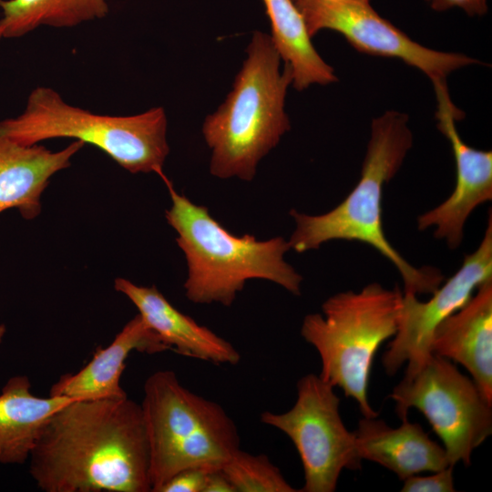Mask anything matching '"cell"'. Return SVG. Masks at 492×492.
<instances>
[{"label":"cell","instance_id":"26","mask_svg":"<svg viewBox=\"0 0 492 492\" xmlns=\"http://www.w3.org/2000/svg\"><path fill=\"white\" fill-rule=\"evenodd\" d=\"M5 332H6V328L5 324H0V343L5 334Z\"/></svg>","mask_w":492,"mask_h":492},{"label":"cell","instance_id":"11","mask_svg":"<svg viewBox=\"0 0 492 492\" xmlns=\"http://www.w3.org/2000/svg\"><path fill=\"white\" fill-rule=\"evenodd\" d=\"M492 279V216L477 249L465 256L456 272L441 284L426 302L403 292L398 325L382 357L385 373L395 374L406 364L405 374L418 369L432 354L437 326L460 310L483 282Z\"/></svg>","mask_w":492,"mask_h":492},{"label":"cell","instance_id":"14","mask_svg":"<svg viewBox=\"0 0 492 492\" xmlns=\"http://www.w3.org/2000/svg\"><path fill=\"white\" fill-rule=\"evenodd\" d=\"M431 352L463 365L492 404V279L437 326Z\"/></svg>","mask_w":492,"mask_h":492},{"label":"cell","instance_id":"28","mask_svg":"<svg viewBox=\"0 0 492 492\" xmlns=\"http://www.w3.org/2000/svg\"><path fill=\"white\" fill-rule=\"evenodd\" d=\"M292 1H294V0H292Z\"/></svg>","mask_w":492,"mask_h":492},{"label":"cell","instance_id":"23","mask_svg":"<svg viewBox=\"0 0 492 492\" xmlns=\"http://www.w3.org/2000/svg\"><path fill=\"white\" fill-rule=\"evenodd\" d=\"M209 469L187 468L170 477L159 492H203Z\"/></svg>","mask_w":492,"mask_h":492},{"label":"cell","instance_id":"5","mask_svg":"<svg viewBox=\"0 0 492 492\" xmlns=\"http://www.w3.org/2000/svg\"><path fill=\"white\" fill-rule=\"evenodd\" d=\"M167 130L162 107L129 116L97 114L67 103L44 86L30 92L19 115L0 121V136L16 143L73 138L97 147L130 173L160 177L169 153Z\"/></svg>","mask_w":492,"mask_h":492},{"label":"cell","instance_id":"1","mask_svg":"<svg viewBox=\"0 0 492 492\" xmlns=\"http://www.w3.org/2000/svg\"><path fill=\"white\" fill-rule=\"evenodd\" d=\"M28 460L45 492H151L142 409L128 396L71 401L46 421Z\"/></svg>","mask_w":492,"mask_h":492},{"label":"cell","instance_id":"9","mask_svg":"<svg viewBox=\"0 0 492 492\" xmlns=\"http://www.w3.org/2000/svg\"><path fill=\"white\" fill-rule=\"evenodd\" d=\"M297 398L287 412L261 414V423L284 433L302 464V492H333L343 469L361 468L354 432L344 425L340 398L320 375L308 374L297 382Z\"/></svg>","mask_w":492,"mask_h":492},{"label":"cell","instance_id":"3","mask_svg":"<svg viewBox=\"0 0 492 492\" xmlns=\"http://www.w3.org/2000/svg\"><path fill=\"white\" fill-rule=\"evenodd\" d=\"M247 57L232 88L218 109L202 124L203 138L211 149L210 172L219 179L251 181L261 159L290 130L285 111L292 72L270 35L255 31Z\"/></svg>","mask_w":492,"mask_h":492},{"label":"cell","instance_id":"19","mask_svg":"<svg viewBox=\"0 0 492 492\" xmlns=\"http://www.w3.org/2000/svg\"><path fill=\"white\" fill-rule=\"evenodd\" d=\"M271 22L272 42L292 72V87L302 91L312 85L337 81L334 68L312 43L303 16L292 0H262Z\"/></svg>","mask_w":492,"mask_h":492},{"label":"cell","instance_id":"21","mask_svg":"<svg viewBox=\"0 0 492 492\" xmlns=\"http://www.w3.org/2000/svg\"><path fill=\"white\" fill-rule=\"evenodd\" d=\"M221 470L235 492H296L265 455L237 450Z\"/></svg>","mask_w":492,"mask_h":492},{"label":"cell","instance_id":"10","mask_svg":"<svg viewBox=\"0 0 492 492\" xmlns=\"http://www.w3.org/2000/svg\"><path fill=\"white\" fill-rule=\"evenodd\" d=\"M313 37L323 29L342 35L356 50L370 56L402 60L424 73L434 86L446 85L453 72L478 64L461 53L425 46L360 1L294 0Z\"/></svg>","mask_w":492,"mask_h":492},{"label":"cell","instance_id":"16","mask_svg":"<svg viewBox=\"0 0 492 492\" xmlns=\"http://www.w3.org/2000/svg\"><path fill=\"white\" fill-rule=\"evenodd\" d=\"M84 145L75 140L53 151L40 144L22 145L0 136V212L15 208L25 219L37 217L50 179L68 168Z\"/></svg>","mask_w":492,"mask_h":492},{"label":"cell","instance_id":"18","mask_svg":"<svg viewBox=\"0 0 492 492\" xmlns=\"http://www.w3.org/2000/svg\"><path fill=\"white\" fill-rule=\"evenodd\" d=\"M27 376L8 379L0 394V463L24 464L50 416L73 400L37 397Z\"/></svg>","mask_w":492,"mask_h":492},{"label":"cell","instance_id":"4","mask_svg":"<svg viewBox=\"0 0 492 492\" xmlns=\"http://www.w3.org/2000/svg\"><path fill=\"white\" fill-rule=\"evenodd\" d=\"M171 199L165 211L176 231L188 273L183 284L187 299L197 304L231 306L247 281H271L294 295L301 294L302 277L284 259L291 250L282 237L258 241L236 236L216 220L204 206L179 194L163 174Z\"/></svg>","mask_w":492,"mask_h":492},{"label":"cell","instance_id":"8","mask_svg":"<svg viewBox=\"0 0 492 492\" xmlns=\"http://www.w3.org/2000/svg\"><path fill=\"white\" fill-rule=\"evenodd\" d=\"M390 397L399 418L420 411L443 442L450 466H469L474 449L492 433V404L475 382L450 360L432 354L415 371L405 374Z\"/></svg>","mask_w":492,"mask_h":492},{"label":"cell","instance_id":"22","mask_svg":"<svg viewBox=\"0 0 492 492\" xmlns=\"http://www.w3.org/2000/svg\"><path fill=\"white\" fill-rule=\"evenodd\" d=\"M454 466L433 472L430 476L413 475L404 479L402 492H453L455 482L453 476Z\"/></svg>","mask_w":492,"mask_h":492},{"label":"cell","instance_id":"2","mask_svg":"<svg viewBox=\"0 0 492 492\" xmlns=\"http://www.w3.org/2000/svg\"><path fill=\"white\" fill-rule=\"evenodd\" d=\"M412 145L407 114L393 109L374 118L360 179L345 199L326 213L309 215L291 210L295 229L288 241L290 248L302 253L330 241H360L395 265L402 277L404 292L433 293L445 280L441 272L410 264L388 241L383 229L384 187L399 170Z\"/></svg>","mask_w":492,"mask_h":492},{"label":"cell","instance_id":"24","mask_svg":"<svg viewBox=\"0 0 492 492\" xmlns=\"http://www.w3.org/2000/svg\"><path fill=\"white\" fill-rule=\"evenodd\" d=\"M436 11L459 8L470 15H480L487 10V0H425Z\"/></svg>","mask_w":492,"mask_h":492},{"label":"cell","instance_id":"6","mask_svg":"<svg viewBox=\"0 0 492 492\" xmlns=\"http://www.w3.org/2000/svg\"><path fill=\"white\" fill-rule=\"evenodd\" d=\"M143 389L151 492L181 470L221 468L241 448L238 428L224 408L184 387L173 371L153 373Z\"/></svg>","mask_w":492,"mask_h":492},{"label":"cell","instance_id":"15","mask_svg":"<svg viewBox=\"0 0 492 492\" xmlns=\"http://www.w3.org/2000/svg\"><path fill=\"white\" fill-rule=\"evenodd\" d=\"M169 348L138 313L114 340L98 348L93 358L76 374H65L50 388V396L73 399L121 398L128 396L120 385L126 359L132 351L156 354Z\"/></svg>","mask_w":492,"mask_h":492},{"label":"cell","instance_id":"12","mask_svg":"<svg viewBox=\"0 0 492 492\" xmlns=\"http://www.w3.org/2000/svg\"><path fill=\"white\" fill-rule=\"evenodd\" d=\"M437 128L450 143L456 162V185L450 196L417 218V228H435L434 235L450 249L460 246L464 226L471 212L492 199V152L466 144L457 131L459 109L448 89L436 91Z\"/></svg>","mask_w":492,"mask_h":492},{"label":"cell","instance_id":"17","mask_svg":"<svg viewBox=\"0 0 492 492\" xmlns=\"http://www.w3.org/2000/svg\"><path fill=\"white\" fill-rule=\"evenodd\" d=\"M359 459L375 462L401 480L422 472H436L450 466L446 450L417 423L402 419L390 427L376 417H364L354 431Z\"/></svg>","mask_w":492,"mask_h":492},{"label":"cell","instance_id":"25","mask_svg":"<svg viewBox=\"0 0 492 492\" xmlns=\"http://www.w3.org/2000/svg\"><path fill=\"white\" fill-rule=\"evenodd\" d=\"M203 492H235V489L219 468L209 471Z\"/></svg>","mask_w":492,"mask_h":492},{"label":"cell","instance_id":"7","mask_svg":"<svg viewBox=\"0 0 492 492\" xmlns=\"http://www.w3.org/2000/svg\"><path fill=\"white\" fill-rule=\"evenodd\" d=\"M403 292L373 282L360 292L329 297L323 313L307 314L301 335L319 354L320 377L358 404L364 417H377L367 397L375 353L397 330Z\"/></svg>","mask_w":492,"mask_h":492},{"label":"cell","instance_id":"13","mask_svg":"<svg viewBox=\"0 0 492 492\" xmlns=\"http://www.w3.org/2000/svg\"><path fill=\"white\" fill-rule=\"evenodd\" d=\"M114 288L128 298L169 350L214 364H237L238 350L227 340L175 308L155 287L117 278Z\"/></svg>","mask_w":492,"mask_h":492},{"label":"cell","instance_id":"20","mask_svg":"<svg viewBox=\"0 0 492 492\" xmlns=\"http://www.w3.org/2000/svg\"><path fill=\"white\" fill-rule=\"evenodd\" d=\"M0 38H16L46 26L73 27L108 15L107 0H0Z\"/></svg>","mask_w":492,"mask_h":492},{"label":"cell","instance_id":"27","mask_svg":"<svg viewBox=\"0 0 492 492\" xmlns=\"http://www.w3.org/2000/svg\"><path fill=\"white\" fill-rule=\"evenodd\" d=\"M329 1H360V2H370V0H329Z\"/></svg>","mask_w":492,"mask_h":492}]
</instances>
